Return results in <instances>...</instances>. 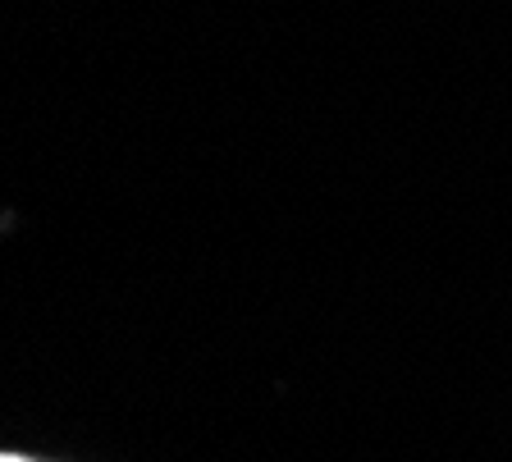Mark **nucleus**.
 <instances>
[{
	"label": "nucleus",
	"instance_id": "obj_1",
	"mask_svg": "<svg viewBox=\"0 0 512 462\" xmlns=\"http://www.w3.org/2000/svg\"><path fill=\"white\" fill-rule=\"evenodd\" d=\"M0 462H23V458H10V453H0Z\"/></svg>",
	"mask_w": 512,
	"mask_h": 462
}]
</instances>
